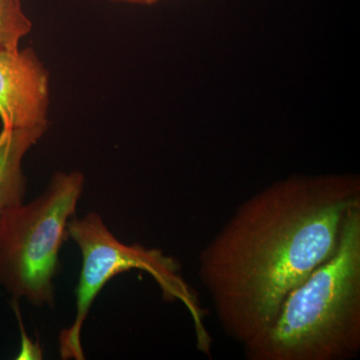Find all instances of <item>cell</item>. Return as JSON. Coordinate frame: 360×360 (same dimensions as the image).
Instances as JSON below:
<instances>
[{
  "mask_svg": "<svg viewBox=\"0 0 360 360\" xmlns=\"http://www.w3.org/2000/svg\"><path fill=\"white\" fill-rule=\"evenodd\" d=\"M359 207L352 174L295 175L241 203L200 257L224 333L243 347L264 335L291 291L335 253L345 217Z\"/></svg>",
  "mask_w": 360,
  "mask_h": 360,
  "instance_id": "obj_1",
  "label": "cell"
},
{
  "mask_svg": "<svg viewBox=\"0 0 360 360\" xmlns=\"http://www.w3.org/2000/svg\"><path fill=\"white\" fill-rule=\"evenodd\" d=\"M250 360H347L360 352V207L343 221L331 257L291 291Z\"/></svg>",
  "mask_w": 360,
  "mask_h": 360,
  "instance_id": "obj_2",
  "label": "cell"
},
{
  "mask_svg": "<svg viewBox=\"0 0 360 360\" xmlns=\"http://www.w3.org/2000/svg\"><path fill=\"white\" fill-rule=\"evenodd\" d=\"M82 172H58L37 200L11 208L0 220V284L35 307L54 302L59 252L70 236L84 188Z\"/></svg>",
  "mask_w": 360,
  "mask_h": 360,
  "instance_id": "obj_3",
  "label": "cell"
},
{
  "mask_svg": "<svg viewBox=\"0 0 360 360\" xmlns=\"http://www.w3.org/2000/svg\"><path fill=\"white\" fill-rule=\"evenodd\" d=\"M68 229L82 252V269L77 288V317L59 335L61 359H84L82 330L92 303L111 278L131 269L148 272L165 300L186 307L195 328L198 348L210 354L212 340L203 322L205 315L198 296L182 278L176 259L155 248L120 243L97 213L89 212L82 219L72 217Z\"/></svg>",
  "mask_w": 360,
  "mask_h": 360,
  "instance_id": "obj_4",
  "label": "cell"
},
{
  "mask_svg": "<svg viewBox=\"0 0 360 360\" xmlns=\"http://www.w3.org/2000/svg\"><path fill=\"white\" fill-rule=\"evenodd\" d=\"M49 72L32 47L0 49V120L2 129L49 125Z\"/></svg>",
  "mask_w": 360,
  "mask_h": 360,
  "instance_id": "obj_5",
  "label": "cell"
},
{
  "mask_svg": "<svg viewBox=\"0 0 360 360\" xmlns=\"http://www.w3.org/2000/svg\"><path fill=\"white\" fill-rule=\"evenodd\" d=\"M47 129H2L0 131V220L11 208L22 205L26 179L22 160Z\"/></svg>",
  "mask_w": 360,
  "mask_h": 360,
  "instance_id": "obj_6",
  "label": "cell"
},
{
  "mask_svg": "<svg viewBox=\"0 0 360 360\" xmlns=\"http://www.w3.org/2000/svg\"><path fill=\"white\" fill-rule=\"evenodd\" d=\"M32 30L20 0H0V49L16 51Z\"/></svg>",
  "mask_w": 360,
  "mask_h": 360,
  "instance_id": "obj_7",
  "label": "cell"
},
{
  "mask_svg": "<svg viewBox=\"0 0 360 360\" xmlns=\"http://www.w3.org/2000/svg\"><path fill=\"white\" fill-rule=\"evenodd\" d=\"M110 1L129 2V4H144V6H150L155 4L158 0H110Z\"/></svg>",
  "mask_w": 360,
  "mask_h": 360,
  "instance_id": "obj_8",
  "label": "cell"
}]
</instances>
